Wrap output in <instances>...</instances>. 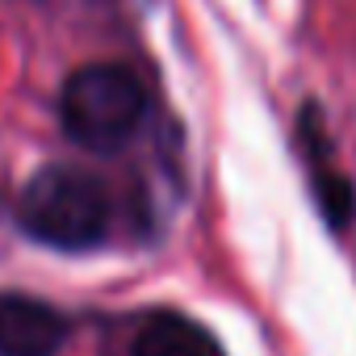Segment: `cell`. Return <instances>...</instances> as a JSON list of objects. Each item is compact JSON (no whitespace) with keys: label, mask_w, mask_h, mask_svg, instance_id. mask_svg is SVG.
Returning a JSON list of instances; mask_svg holds the SVG:
<instances>
[{"label":"cell","mask_w":356,"mask_h":356,"mask_svg":"<svg viewBox=\"0 0 356 356\" xmlns=\"http://www.w3.org/2000/svg\"><path fill=\"white\" fill-rule=\"evenodd\" d=\"M130 356H222V348L189 314H155L134 335Z\"/></svg>","instance_id":"cell-5"},{"label":"cell","mask_w":356,"mask_h":356,"mask_svg":"<svg viewBox=\"0 0 356 356\" xmlns=\"http://www.w3.org/2000/svg\"><path fill=\"white\" fill-rule=\"evenodd\" d=\"M67 318L26 293H0V356H59Z\"/></svg>","instance_id":"cell-4"},{"label":"cell","mask_w":356,"mask_h":356,"mask_svg":"<svg viewBox=\"0 0 356 356\" xmlns=\"http://www.w3.org/2000/svg\"><path fill=\"white\" fill-rule=\"evenodd\" d=\"M298 147H302V159L310 168V189H314V202L318 210L327 214V222L335 231H343L352 218H356V189L352 181L335 168V155H331V138H327V126H323V113L314 105L302 109L298 118Z\"/></svg>","instance_id":"cell-3"},{"label":"cell","mask_w":356,"mask_h":356,"mask_svg":"<svg viewBox=\"0 0 356 356\" xmlns=\"http://www.w3.org/2000/svg\"><path fill=\"white\" fill-rule=\"evenodd\" d=\"M22 231L55 252H92L109 239L113 202L92 172L76 163H51L34 172L17 197Z\"/></svg>","instance_id":"cell-1"},{"label":"cell","mask_w":356,"mask_h":356,"mask_svg":"<svg viewBox=\"0 0 356 356\" xmlns=\"http://www.w3.org/2000/svg\"><path fill=\"white\" fill-rule=\"evenodd\" d=\"M147 113V88L126 63H84L59 92L63 134L84 151H118Z\"/></svg>","instance_id":"cell-2"}]
</instances>
